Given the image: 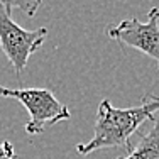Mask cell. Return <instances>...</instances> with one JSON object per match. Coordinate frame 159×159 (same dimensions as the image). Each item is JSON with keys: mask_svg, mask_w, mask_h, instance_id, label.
<instances>
[{"mask_svg": "<svg viewBox=\"0 0 159 159\" xmlns=\"http://www.w3.org/2000/svg\"><path fill=\"white\" fill-rule=\"evenodd\" d=\"M0 97L16 98L25 107L31 119L25 124V132L31 135L41 134L44 125L58 124L71 117L64 103L54 97V93L46 88H3L0 86Z\"/></svg>", "mask_w": 159, "mask_h": 159, "instance_id": "2", "label": "cell"}, {"mask_svg": "<svg viewBox=\"0 0 159 159\" xmlns=\"http://www.w3.org/2000/svg\"><path fill=\"white\" fill-rule=\"evenodd\" d=\"M159 112V95L144 97L135 107L117 108L105 98L97 108V119L93 125V137L85 144H78L80 156H88L95 151L108 147H130V137L146 120H154Z\"/></svg>", "mask_w": 159, "mask_h": 159, "instance_id": "1", "label": "cell"}, {"mask_svg": "<svg viewBox=\"0 0 159 159\" xmlns=\"http://www.w3.org/2000/svg\"><path fill=\"white\" fill-rule=\"evenodd\" d=\"M117 159H159V119H154V124L141 135L137 144Z\"/></svg>", "mask_w": 159, "mask_h": 159, "instance_id": "5", "label": "cell"}, {"mask_svg": "<svg viewBox=\"0 0 159 159\" xmlns=\"http://www.w3.org/2000/svg\"><path fill=\"white\" fill-rule=\"evenodd\" d=\"M0 159H16V152L14 147L9 141L0 142Z\"/></svg>", "mask_w": 159, "mask_h": 159, "instance_id": "7", "label": "cell"}, {"mask_svg": "<svg viewBox=\"0 0 159 159\" xmlns=\"http://www.w3.org/2000/svg\"><path fill=\"white\" fill-rule=\"evenodd\" d=\"M107 36L144 52L154 59L159 68V7H152L147 12V22H141L135 17L125 19L117 25H110Z\"/></svg>", "mask_w": 159, "mask_h": 159, "instance_id": "4", "label": "cell"}, {"mask_svg": "<svg viewBox=\"0 0 159 159\" xmlns=\"http://www.w3.org/2000/svg\"><path fill=\"white\" fill-rule=\"evenodd\" d=\"M41 2L43 0H0V5L7 12H12V9H19L27 17H34L37 9L41 7Z\"/></svg>", "mask_w": 159, "mask_h": 159, "instance_id": "6", "label": "cell"}, {"mask_svg": "<svg viewBox=\"0 0 159 159\" xmlns=\"http://www.w3.org/2000/svg\"><path fill=\"white\" fill-rule=\"evenodd\" d=\"M46 36V27H39L34 31L20 27L10 17V12H7L0 5V48L17 75L25 70L31 54L43 46Z\"/></svg>", "mask_w": 159, "mask_h": 159, "instance_id": "3", "label": "cell"}]
</instances>
